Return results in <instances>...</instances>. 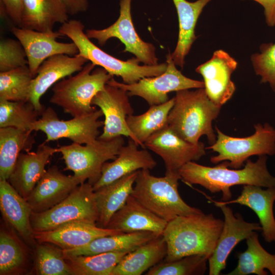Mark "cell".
Returning <instances> with one entry per match:
<instances>
[{
	"label": "cell",
	"mask_w": 275,
	"mask_h": 275,
	"mask_svg": "<svg viewBox=\"0 0 275 275\" xmlns=\"http://www.w3.org/2000/svg\"><path fill=\"white\" fill-rule=\"evenodd\" d=\"M267 159L266 155H260L255 162L248 159L242 169H230L228 161L213 167L189 161L179 170L178 173L184 183L199 184L211 193L222 192L221 201H228L232 195L230 187L234 185L275 187V177L267 170Z\"/></svg>",
	"instance_id": "1"
},
{
	"label": "cell",
	"mask_w": 275,
	"mask_h": 275,
	"mask_svg": "<svg viewBox=\"0 0 275 275\" xmlns=\"http://www.w3.org/2000/svg\"><path fill=\"white\" fill-rule=\"evenodd\" d=\"M224 221L212 213L179 216L169 222L162 235L167 244L164 260L201 255L209 258L216 247Z\"/></svg>",
	"instance_id": "2"
},
{
	"label": "cell",
	"mask_w": 275,
	"mask_h": 275,
	"mask_svg": "<svg viewBox=\"0 0 275 275\" xmlns=\"http://www.w3.org/2000/svg\"><path fill=\"white\" fill-rule=\"evenodd\" d=\"M221 107L210 100L204 88L178 91L168 117L167 125L189 143L197 144L205 135L212 145L216 140L212 123L218 116Z\"/></svg>",
	"instance_id": "3"
},
{
	"label": "cell",
	"mask_w": 275,
	"mask_h": 275,
	"mask_svg": "<svg viewBox=\"0 0 275 275\" xmlns=\"http://www.w3.org/2000/svg\"><path fill=\"white\" fill-rule=\"evenodd\" d=\"M81 21L71 19L62 24L58 32L69 38L77 46L78 55L104 68L111 75L121 77L124 84L130 85L144 77L158 76L165 72L167 63L155 65H140L135 57L126 61L115 58L95 45L84 32Z\"/></svg>",
	"instance_id": "4"
},
{
	"label": "cell",
	"mask_w": 275,
	"mask_h": 275,
	"mask_svg": "<svg viewBox=\"0 0 275 275\" xmlns=\"http://www.w3.org/2000/svg\"><path fill=\"white\" fill-rule=\"evenodd\" d=\"M148 169L138 171L131 195L153 213L168 223L179 216L200 214L199 209L185 203L178 191V173L164 177L151 175Z\"/></svg>",
	"instance_id": "5"
},
{
	"label": "cell",
	"mask_w": 275,
	"mask_h": 275,
	"mask_svg": "<svg viewBox=\"0 0 275 275\" xmlns=\"http://www.w3.org/2000/svg\"><path fill=\"white\" fill-rule=\"evenodd\" d=\"M92 62L86 64L73 76L64 78L53 86L49 102L61 107L73 117L88 114L96 108L92 101L113 77L104 68Z\"/></svg>",
	"instance_id": "6"
},
{
	"label": "cell",
	"mask_w": 275,
	"mask_h": 275,
	"mask_svg": "<svg viewBox=\"0 0 275 275\" xmlns=\"http://www.w3.org/2000/svg\"><path fill=\"white\" fill-rule=\"evenodd\" d=\"M98 211L93 186L79 184L65 199L40 213L32 212L31 223L35 232L49 231L71 222L96 225Z\"/></svg>",
	"instance_id": "7"
},
{
	"label": "cell",
	"mask_w": 275,
	"mask_h": 275,
	"mask_svg": "<svg viewBox=\"0 0 275 275\" xmlns=\"http://www.w3.org/2000/svg\"><path fill=\"white\" fill-rule=\"evenodd\" d=\"M124 143L123 136H120L108 141L97 139L84 145L72 143L57 150L65 161L64 170L72 171L81 183L88 180L93 186L100 178L104 163L115 159Z\"/></svg>",
	"instance_id": "8"
},
{
	"label": "cell",
	"mask_w": 275,
	"mask_h": 275,
	"mask_svg": "<svg viewBox=\"0 0 275 275\" xmlns=\"http://www.w3.org/2000/svg\"><path fill=\"white\" fill-rule=\"evenodd\" d=\"M253 135L245 138H235L223 133L217 126L216 140L206 147L217 153L210 158L213 163L228 161L229 168L238 169L253 155L275 154V128L269 124L254 125Z\"/></svg>",
	"instance_id": "9"
},
{
	"label": "cell",
	"mask_w": 275,
	"mask_h": 275,
	"mask_svg": "<svg viewBox=\"0 0 275 275\" xmlns=\"http://www.w3.org/2000/svg\"><path fill=\"white\" fill-rule=\"evenodd\" d=\"M102 116L101 109L96 108L86 115L63 120L58 118L52 107H48L32 124L30 130L44 132L46 136V142L66 138L73 143L84 145L97 139L99 128L104 124V121L99 120Z\"/></svg>",
	"instance_id": "10"
},
{
	"label": "cell",
	"mask_w": 275,
	"mask_h": 275,
	"mask_svg": "<svg viewBox=\"0 0 275 275\" xmlns=\"http://www.w3.org/2000/svg\"><path fill=\"white\" fill-rule=\"evenodd\" d=\"M166 58L167 68L164 73L158 76L144 77L130 85L119 82L113 77L109 81L126 90L129 96H138L143 98L150 106L168 101V94L170 92L204 88L203 81L189 78L177 69L170 52Z\"/></svg>",
	"instance_id": "11"
},
{
	"label": "cell",
	"mask_w": 275,
	"mask_h": 275,
	"mask_svg": "<svg viewBox=\"0 0 275 275\" xmlns=\"http://www.w3.org/2000/svg\"><path fill=\"white\" fill-rule=\"evenodd\" d=\"M92 105L98 106L104 116L102 133L98 139L108 141L120 136L129 138L145 148L130 131L126 121L134 111L129 100L127 92L109 80L92 101Z\"/></svg>",
	"instance_id": "12"
},
{
	"label": "cell",
	"mask_w": 275,
	"mask_h": 275,
	"mask_svg": "<svg viewBox=\"0 0 275 275\" xmlns=\"http://www.w3.org/2000/svg\"><path fill=\"white\" fill-rule=\"evenodd\" d=\"M131 0H120V15L113 24L101 30L88 29L85 33L89 39H96L101 46L108 40L116 38L125 45L124 52L132 53L145 65H157L155 46L143 41L134 29L131 15Z\"/></svg>",
	"instance_id": "13"
},
{
	"label": "cell",
	"mask_w": 275,
	"mask_h": 275,
	"mask_svg": "<svg viewBox=\"0 0 275 275\" xmlns=\"http://www.w3.org/2000/svg\"><path fill=\"white\" fill-rule=\"evenodd\" d=\"M144 145L162 158L165 173H178L184 164L199 160L206 153L204 143H189L179 136L168 125L150 136Z\"/></svg>",
	"instance_id": "14"
},
{
	"label": "cell",
	"mask_w": 275,
	"mask_h": 275,
	"mask_svg": "<svg viewBox=\"0 0 275 275\" xmlns=\"http://www.w3.org/2000/svg\"><path fill=\"white\" fill-rule=\"evenodd\" d=\"M11 31L25 50L28 66L34 77L40 66L47 58L58 54L73 56L78 53L73 42L57 41L62 36L58 31L39 32L18 26H12Z\"/></svg>",
	"instance_id": "15"
},
{
	"label": "cell",
	"mask_w": 275,
	"mask_h": 275,
	"mask_svg": "<svg viewBox=\"0 0 275 275\" xmlns=\"http://www.w3.org/2000/svg\"><path fill=\"white\" fill-rule=\"evenodd\" d=\"M237 66V62L233 57L219 49L214 52L209 61L196 69L203 78L208 98L215 105L221 107L233 95L236 87L231 76Z\"/></svg>",
	"instance_id": "16"
},
{
	"label": "cell",
	"mask_w": 275,
	"mask_h": 275,
	"mask_svg": "<svg viewBox=\"0 0 275 275\" xmlns=\"http://www.w3.org/2000/svg\"><path fill=\"white\" fill-rule=\"evenodd\" d=\"M218 207L224 215V226L214 251L208 260L209 275L219 274L226 268L227 260L234 247L256 231L262 230L260 224L245 222L240 213L234 214L227 205Z\"/></svg>",
	"instance_id": "17"
},
{
	"label": "cell",
	"mask_w": 275,
	"mask_h": 275,
	"mask_svg": "<svg viewBox=\"0 0 275 275\" xmlns=\"http://www.w3.org/2000/svg\"><path fill=\"white\" fill-rule=\"evenodd\" d=\"M88 61L77 54L73 56L58 54L47 58L32 80L29 101L42 114L45 108L40 102L41 97L57 82L81 70Z\"/></svg>",
	"instance_id": "18"
},
{
	"label": "cell",
	"mask_w": 275,
	"mask_h": 275,
	"mask_svg": "<svg viewBox=\"0 0 275 275\" xmlns=\"http://www.w3.org/2000/svg\"><path fill=\"white\" fill-rule=\"evenodd\" d=\"M81 183L74 175H66L53 165L46 170L26 200L33 212H43L65 199Z\"/></svg>",
	"instance_id": "19"
},
{
	"label": "cell",
	"mask_w": 275,
	"mask_h": 275,
	"mask_svg": "<svg viewBox=\"0 0 275 275\" xmlns=\"http://www.w3.org/2000/svg\"><path fill=\"white\" fill-rule=\"evenodd\" d=\"M38 145L36 151L21 152L8 181L13 188L26 199L46 172L45 166L57 148L46 144Z\"/></svg>",
	"instance_id": "20"
},
{
	"label": "cell",
	"mask_w": 275,
	"mask_h": 275,
	"mask_svg": "<svg viewBox=\"0 0 275 275\" xmlns=\"http://www.w3.org/2000/svg\"><path fill=\"white\" fill-rule=\"evenodd\" d=\"M16 231L4 219L0 229V274L33 272L34 254Z\"/></svg>",
	"instance_id": "21"
},
{
	"label": "cell",
	"mask_w": 275,
	"mask_h": 275,
	"mask_svg": "<svg viewBox=\"0 0 275 275\" xmlns=\"http://www.w3.org/2000/svg\"><path fill=\"white\" fill-rule=\"evenodd\" d=\"M0 210L3 219L34 251L38 243L31 223L32 209L7 180H0Z\"/></svg>",
	"instance_id": "22"
},
{
	"label": "cell",
	"mask_w": 275,
	"mask_h": 275,
	"mask_svg": "<svg viewBox=\"0 0 275 275\" xmlns=\"http://www.w3.org/2000/svg\"><path fill=\"white\" fill-rule=\"evenodd\" d=\"M209 200L217 207L239 204L251 208L259 218L264 240L267 242H275V218L273 210L275 187L263 189L259 186L244 185L240 195L235 199L228 201Z\"/></svg>",
	"instance_id": "23"
},
{
	"label": "cell",
	"mask_w": 275,
	"mask_h": 275,
	"mask_svg": "<svg viewBox=\"0 0 275 275\" xmlns=\"http://www.w3.org/2000/svg\"><path fill=\"white\" fill-rule=\"evenodd\" d=\"M139 146L130 139L127 145L120 148L113 161L105 162L100 178L93 185L94 191L135 171L153 169L156 166V161L145 148L139 149Z\"/></svg>",
	"instance_id": "24"
},
{
	"label": "cell",
	"mask_w": 275,
	"mask_h": 275,
	"mask_svg": "<svg viewBox=\"0 0 275 275\" xmlns=\"http://www.w3.org/2000/svg\"><path fill=\"white\" fill-rule=\"evenodd\" d=\"M122 233L94 224L71 222L51 230L35 232V238L38 243H50L67 250L86 245L99 237Z\"/></svg>",
	"instance_id": "25"
},
{
	"label": "cell",
	"mask_w": 275,
	"mask_h": 275,
	"mask_svg": "<svg viewBox=\"0 0 275 275\" xmlns=\"http://www.w3.org/2000/svg\"><path fill=\"white\" fill-rule=\"evenodd\" d=\"M167 224L130 195L124 205L113 215L106 228L122 233L148 231L162 235Z\"/></svg>",
	"instance_id": "26"
},
{
	"label": "cell",
	"mask_w": 275,
	"mask_h": 275,
	"mask_svg": "<svg viewBox=\"0 0 275 275\" xmlns=\"http://www.w3.org/2000/svg\"><path fill=\"white\" fill-rule=\"evenodd\" d=\"M68 13L60 0H23L21 28L39 31H53L56 23L68 20Z\"/></svg>",
	"instance_id": "27"
},
{
	"label": "cell",
	"mask_w": 275,
	"mask_h": 275,
	"mask_svg": "<svg viewBox=\"0 0 275 275\" xmlns=\"http://www.w3.org/2000/svg\"><path fill=\"white\" fill-rule=\"evenodd\" d=\"M211 0H197L189 2L186 0H173L179 20L178 41L171 57L176 65L183 68L185 58L196 40L195 28L203 8Z\"/></svg>",
	"instance_id": "28"
},
{
	"label": "cell",
	"mask_w": 275,
	"mask_h": 275,
	"mask_svg": "<svg viewBox=\"0 0 275 275\" xmlns=\"http://www.w3.org/2000/svg\"><path fill=\"white\" fill-rule=\"evenodd\" d=\"M138 171L94 191L98 211L97 226L106 228L113 215L126 203L132 191Z\"/></svg>",
	"instance_id": "29"
},
{
	"label": "cell",
	"mask_w": 275,
	"mask_h": 275,
	"mask_svg": "<svg viewBox=\"0 0 275 275\" xmlns=\"http://www.w3.org/2000/svg\"><path fill=\"white\" fill-rule=\"evenodd\" d=\"M167 254V244L160 235L125 255L111 275H141L163 260Z\"/></svg>",
	"instance_id": "30"
},
{
	"label": "cell",
	"mask_w": 275,
	"mask_h": 275,
	"mask_svg": "<svg viewBox=\"0 0 275 275\" xmlns=\"http://www.w3.org/2000/svg\"><path fill=\"white\" fill-rule=\"evenodd\" d=\"M160 235L151 231H142L108 235L97 238L89 244L77 248L63 250L69 256L92 255L123 251H132Z\"/></svg>",
	"instance_id": "31"
},
{
	"label": "cell",
	"mask_w": 275,
	"mask_h": 275,
	"mask_svg": "<svg viewBox=\"0 0 275 275\" xmlns=\"http://www.w3.org/2000/svg\"><path fill=\"white\" fill-rule=\"evenodd\" d=\"M30 130L0 128V180H8L22 151L29 152L35 143Z\"/></svg>",
	"instance_id": "32"
},
{
	"label": "cell",
	"mask_w": 275,
	"mask_h": 275,
	"mask_svg": "<svg viewBox=\"0 0 275 275\" xmlns=\"http://www.w3.org/2000/svg\"><path fill=\"white\" fill-rule=\"evenodd\" d=\"M247 249L243 252H237L238 264L228 275H267V269L275 275V254L266 251L260 244L256 231L246 239Z\"/></svg>",
	"instance_id": "33"
},
{
	"label": "cell",
	"mask_w": 275,
	"mask_h": 275,
	"mask_svg": "<svg viewBox=\"0 0 275 275\" xmlns=\"http://www.w3.org/2000/svg\"><path fill=\"white\" fill-rule=\"evenodd\" d=\"M174 103V97L167 102L150 106L140 115H131L126 121L130 131L144 146L152 134L167 125L168 117Z\"/></svg>",
	"instance_id": "34"
},
{
	"label": "cell",
	"mask_w": 275,
	"mask_h": 275,
	"mask_svg": "<svg viewBox=\"0 0 275 275\" xmlns=\"http://www.w3.org/2000/svg\"><path fill=\"white\" fill-rule=\"evenodd\" d=\"M130 252L79 256H69L64 254V257L71 267L73 275H111L117 264Z\"/></svg>",
	"instance_id": "35"
},
{
	"label": "cell",
	"mask_w": 275,
	"mask_h": 275,
	"mask_svg": "<svg viewBox=\"0 0 275 275\" xmlns=\"http://www.w3.org/2000/svg\"><path fill=\"white\" fill-rule=\"evenodd\" d=\"M33 272L37 275H73L63 251L48 242L38 243L34 250Z\"/></svg>",
	"instance_id": "36"
},
{
	"label": "cell",
	"mask_w": 275,
	"mask_h": 275,
	"mask_svg": "<svg viewBox=\"0 0 275 275\" xmlns=\"http://www.w3.org/2000/svg\"><path fill=\"white\" fill-rule=\"evenodd\" d=\"M33 78L28 65L0 72V100L28 101Z\"/></svg>",
	"instance_id": "37"
},
{
	"label": "cell",
	"mask_w": 275,
	"mask_h": 275,
	"mask_svg": "<svg viewBox=\"0 0 275 275\" xmlns=\"http://www.w3.org/2000/svg\"><path fill=\"white\" fill-rule=\"evenodd\" d=\"M41 115V114L29 100L11 101L0 100V128L14 127L30 130L32 124Z\"/></svg>",
	"instance_id": "38"
},
{
	"label": "cell",
	"mask_w": 275,
	"mask_h": 275,
	"mask_svg": "<svg viewBox=\"0 0 275 275\" xmlns=\"http://www.w3.org/2000/svg\"><path fill=\"white\" fill-rule=\"evenodd\" d=\"M208 257L193 255L167 261L162 260L149 269L146 275L204 274L207 270Z\"/></svg>",
	"instance_id": "39"
},
{
	"label": "cell",
	"mask_w": 275,
	"mask_h": 275,
	"mask_svg": "<svg viewBox=\"0 0 275 275\" xmlns=\"http://www.w3.org/2000/svg\"><path fill=\"white\" fill-rule=\"evenodd\" d=\"M260 53L251 56L255 72L261 76V82L269 83L275 92V43L263 44Z\"/></svg>",
	"instance_id": "40"
},
{
	"label": "cell",
	"mask_w": 275,
	"mask_h": 275,
	"mask_svg": "<svg viewBox=\"0 0 275 275\" xmlns=\"http://www.w3.org/2000/svg\"><path fill=\"white\" fill-rule=\"evenodd\" d=\"M28 65L25 50L18 40L3 39L0 42V72Z\"/></svg>",
	"instance_id": "41"
},
{
	"label": "cell",
	"mask_w": 275,
	"mask_h": 275,
	"mask_svg": "<svg viewBox=\"0 0 275 275\" xmlns=\"http://www.w3.org/2000/svg\"><path fill=\"white\" fill-rule=\"evenodd\" d=\"M1 11L5 12L14 24L21 26L23 0H0Z\"/></svg>",
	"instance_id": "42"
},
{
	"label": "cell",
	"mask_w": 275,
	"mask_h": 275,
	"mask_svg": "<svg viewBox=\"0 0 275 275\" xmlns=\"http://www.w3.org/2000/svg\"><path fill=\"white\" fill-rule=\"evenodd\" d=\"M65 6L69 15H75L86 12L89 6V0H60Z\"/></svg>",
	"instance_id": "43"
},
{
	"label": "cell",
	"mask_w": 275,
	"mask_h": 275,
	"mask_svg": "<svg viewBox=\"0 0 275 275\" xmlns=\"http://www.w3.org/2000/svg\"><path fill=\"white\" fill-rule=\"evenodd\" d=\"M264 8L265 21L269 26H275V0H253Z\"/></svg>",
	"instance_id": "44"
}]
</instances>
